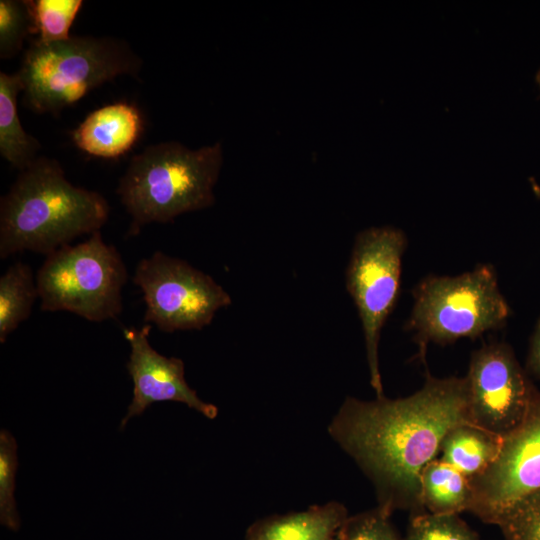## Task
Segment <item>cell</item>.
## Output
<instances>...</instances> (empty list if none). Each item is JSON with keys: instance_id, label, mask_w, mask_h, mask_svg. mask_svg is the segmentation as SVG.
<instances>
[{"instance_id": "9", "label": "cell", "mask_w": 540, "mask_h": 540, "mask_svg": "<svg viewBox=\"0 0 540 540\" xmlns=\"http://www.w3.org/2000/svg\"><path fill=\"white\" fill-rule=\"evenodd\" d=\"M469 480L470 512L494 525L513 505L540 490V392L522 421L502 437L495 461Z\"/></svg>"}, {"instance_id": "18", "label": "cell", "mask_w": 540, "mask_h": 540, "mask_svg": "<svg viewBox=\"0 0 540 540\" xmlns=\"http://www.w3.org/2000/svg\"><path fill=\"white\" fill-rule=\"evenodd\" d=\"M37 41L53 43L69 39L70 28L80 11L82 0L29 1Z\"/></svg>"}, {"instance_id": "8", "label": "cell", "mask_w": 540, "mask_h": 540, "mask_svg": "<svg viewBox=\"0 0 540 540\" xmlns=\"http://www.w3.org/2000/svg\"><path fill=\"white\" fill-rule=\"evenodd\" d=\"M132 281L143 293L144 321L166 333L201 330L232 303L210 275L160 251L139 261Z\"/></svg>"}, {"instance_id": "16", "label": "cell", "mask_w": 540, "mask_h": 540, "mask_svg": "<svg viewBox=\"0 0 540 540\" xmlns=\"http://www.w3.org/2000/svg\"><path fill=\"white\" fill-rule=\"evenodd\" d=\"M421 501L431 514L470 512L473 503L470 480L450 464L434 459L421 473Z\"/></svg>"}, {"instance_id": "19", "label": "cell", "mask_w": 540, "mask_h": 540, "mask_svg": "<svg viewBox=\"0 0 540 540\" xmlns=\"http://www.w3.org/2000/svg\"><path fill=\"white\" fill-rule=\"evenodd\" d=\"M30 33L34 23L29 1H0V58L8 60L16 56Z\"/></svg>"}, {"instance_id": "4", "label": "cell", "mask_w": 540, "mask_h": 540, "mask_svg": "<svg viewBox=\"0 0 540 540\" xmlns=\"http://www.w3.org/2000/svg\"><path fill=\"white\" fill-rule=\"evenodd\" d=\"M142 61L124 40L71 36L53 43L35 40L26 50L18 74L23 101L35 113L58 115L94 88L118 76H137Z\"/></svg>"}, {"instance_id": "5", "label": "cell", "mask_w": 540, "mask_h": 540, "mask_svg": "<svg viewBox=\"0 0 540 540\" xmlns=\"http://www.w3.org/2000/svg\"><path fill=\"white\" fill-rule=\"evenodd\" d=\"M412 295L405 328L415 334L421 357L428 343L445 345L461 338H478L503 327L510 315L490 264L456 276L429 275L416 285Z\"/></svg>"}, {"instance_id": "24", "label": "cell", "mask_w": 540, "mask_h": 540, "mask_svg": "<svg viewBox=\"0 0 540 540\" xmlns=\"http://www.w3.org/2000/svg\"><path fill=\"white\" fill-rule=\"evenodd\" d=\"M527 365L533 374L540 377V319L531 339Z\"/></svg>"}, {"instance_id": "6", "label": "cell", "mask_w": 540, "mask_h": 540, "mask_svg": "<svg viewBox=\"0 0 540 540\" xmlns=\"http://www.w3.org/2000/svg\"><path fill=\"white\" fill-rule=\"evenodd\" d=\"M128 272L117 249L100 231L49 254L36 279L42 311H67L91 322L116 319Z\"/></svg>"}, {"instance_id": "2", "label": "cell", "mask_w": 540, "mask_h": 540, "mask_svg": "<svg viewBox=\"0 0 540 540\" xmlns=\"http://www.w3.org/2000/svg\"><path fill=\"white\" fill-rule=\"evenodd\" d=\"M110 207L96 191L74 186L59 162L39 156L0 200V258L48 256L76 237L100 231Z\"/></svg>"}, {"instance_id": "20", "label": "cell", "mask_w": 540, "mask_h": 540, "mask_svg": "<svg viewBox=\"0 0 540 540\" xmlns=\"http://www.w3.org/2000/svg\"><path fill=\"white\" fill-rule=\"evenodd\" d=\"M405 540H477L476 534L458 514H414Z\"/></svg>"}, {"instance_id": "7", "label": "cell", "mask_w": 540, "mask_h": 540, "mask_svg": "<svg viewBox=\"0 0 540 540\" xmlns=\"http://www.w3.org/2000/svg\"><path fill=\"white\" fill-rule=\"evenodd\" d=\"M407 243L404 231L393 226L364 229L355 237L346 268V288L362 324L370 384L376 397L384 396L378 354L381 331L400 295Z\"/></svg>"}, {"instance_id": "14", "label": "cell", "mask_w": 540, "mask_h": 540, "mask_svg": "<svg viewBox=\"0 0 540 540\" xmlns=\"http://www.w3.org/2000/svg\"><path fill=\"white\" fill-rule=\"evenodd\" d=\"M20 92H23V83L18 72H0V154L22 171L39 157L41 144L21 124L17 111Z\"/></svg>"}, {"instance_id": "1", "label": "cell", "mask_w": 540, "mask_h": 540, "mask_svg": "<svg viewBox=\"0 0 540 540\" xmlns=\"http://www.w3.org/2000/svg\"><path fill=\"white\" fill-rule=\"evenodd\" d=\"M472 423L465 377L436 378L396 399L347 397L328 433L375 488L378 506L422 513L421 473L453 428ZM473 424V423H472Z\"/></svg>"}, {"instance_id": "10", "label": "cell", "mask_w": 540, "mask_h": 540, "mask_svg": "<svg viewBox=\"0 0 540 540\" xmlns=\"http://www.w3.org/2000/svg\"><path fill=\"white\" fill-rule=\"evenodd\" d=\"M466 379L472 423L502 437L522 421L536 393L505 343L475 350Z\"/></svg>"}, {"instance_id": "22", "label": "cell", "mask_w": 540, "mask_h": 540, "mask_svg": "<svg viewBox=\"0 0 540 540\" xmlns=\"http://www.w3.org/2000/svg\"><path fill=\"white\" fill-rule=\"evenodd\" d=\"M495 525L505 540H540V490L513 505Z\"/></svg>"}, {"instance_id": "11", "label": "cell", "mask_w": 540, "mask_h": 540, "mask_svg": "<svg viewBox=\"0 0 540 540\" xmlns=\"http://www.w3.org/2000/svg\"><path fill=\"white\" fill-rule=\"evenodd\" d=\"M151 328L146 324L141 329L129 327L123 330L131 349L126 368L134 386L132 401L120 428L123 429L131 418L142 415L153 403L162 401L186 404L206 418L215 419L218 408L201 400L188 385L184 362L179 358L166 357L151 346Z\"/></svg>"}, {"instance_id": "17", "label": "cell", "mask_w": 540, "mask_h": 540, "mask_svg": "<svg viewBox=\"0 0 540 540\" xmlns=\"http://www.w3.org/2000/svg\"><path fill=\"white\" fill-rule=\"evenodd\" d=\"M39 297L36 279L28 264L18 261L0 277V342L25 321Z\"/></svg>"}, {"instance_id": "23", "label": "cell", "mask_w": 540, "mask_h": 540, "mask_svg": "<svg viewBox=\"0 0 540 540\" xmlns=\"http://www.w3.org/2000/svg\"><path fill=\"white\" fill-rule=\"evenodd\" d=\"M390 516L378 505L374 509L348 516L336 540H399Z\"/></svg>"}, {"instance_id": "13", "label": "cell", "mask_w": 540, "mask_h": 540, "mask_svg": "<svg viewBox=\"0 0 540 540\" xmlns=\"http://www.w3.org/2000/svg\"><path fill=\"white\" fill-rule=\"evenodd\" d=\"M347 517L342 503L330 501L259 519L248 527L245 540H336Z\"/></svg>"}, {"instance_id": "12", "label": "cell", "mask_w": 540, "mask_h": 540, "mask_svg": "<svg viewBox=\"0 0 540 540\" xmlns=\"http://www.w3.org/2000/svg\"><path fill=\"white\" fill-rule=\"evenodd\" d=\"M143 127V117L137 107L117 102L92 111L71 132V137L84 153L114 159L135 145Z\"/></svg>"}, {"instance_id": "15", "label": "cell", "mask_w": 540, "mask_h": 540, "mask_svg": "<svg viewBox=\"0 0 540 540\" xmlns=\"http://www.w3.org/2000/svg\"><path fill=\"white\" fill-rule=\"evenodd\" d=\"M502 436L467 423L451 429L441 443V460L467 478L483 473L496 459Z\"/></svg>"}, {"instance_id": "21", "label": "cell", "mask_w": 540, "mask_h": 540, "mask_svg": "<svg viewBox=\"0 0 540 540\" xmlns=\"http://www.w3.org/2000/svg\"><path fill=\"white\" fill-rule=\"evenodd\" d=\"M17 442L7 430L0 432V519L6 527L17 530L20 520L14 499L18 468Z\"/></svg>"}, {"instance_id": "3", "label": "cell", "mask_w": 540, "mask_h": 540, "mask_svg": "<svg viewBox=\"0 0 540 540\" xmlns=\"http://www.w3.org/2000/svg\"><path fill=\"white\" fill-rule=\"evenodd\" d=\"M222 165L221 142L191 149L166 141L135 155L116 191L132 219L128 234L213 206Z\"/></svg>"}, {"instance_id": "25", "label": "cell", "mask_w": 540, "mask_h": 540, "mask_svg": "<svg viewBox=\"0 0 540 540\" xmlns=\"http://www.w3.org/2000/svg\"><path fill=\"white\" fill-rule=\"evenodd\" d=\"M536 81H537V83H538V85H539V87H540V69H539V71H538L537 74H536Z\"/></svg>"}]
</instances>
